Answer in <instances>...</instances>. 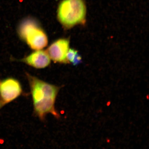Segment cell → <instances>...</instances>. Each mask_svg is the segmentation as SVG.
Here are the masks:
<instances>
[{
  "mask_svg": "<svg viewBox=\"0 0 149 149\" xmlns=\"http://www.w3.org/2000/svg\"><path fill=\"white\" fill-rule=\"evenodd\" d=\"M69 45L68 39H59L51 44L46 51L51 59L54 62L67 64L69 63L66 58Z\"/></svg>",
  "mask_w": 149,
  "mask_h": 149,
  "instance_id": "5b68a950",
  "label": "cell"
},
{
  "mask_svg": "<svg viewBox=\"0 0 149 149\" xmlns=\"http://www.w3.org/2000/svg\"><path fill=\"white\" fill-rule=\"evenodd\" d=\"M3 105L1 103V102H0V109H1V107H3Z\"/></svg>",
  "mask_w": 149,
  "mask_h": 149,
  "instance_id": "9c48e42d",
  "label": "cell"
},
{
  "mask_svg": "<svg viewBox=\"0 0 149 149\" xmlns=\"http://www.w3.org/2000/svg\"><path fill=\"white\" fill-rule=\"evenodd\" d=\"M82 57H81L80 54H79L77 53L75 55V56H74V58L73 59V61H72V63L73 65H78V64L81 63V62H82Z\"/></svg>",
  "mask_w": 149,
  "mask_h": 149,
  "instance_id": "ba28073f",
  "label": "cell"
},
{
  "mask_svg": "<svg viewBox=\"0 0 149 149\" xmlns=\"http://www.w3.org/2000/svg\"><path fill=\"white\" fill-rule=\"evenodd\" d=\"M86 15V6L83 0H63L58 6V18L67 29L84 24Z\"/></svg>",
  "mask_w": 149,
  "mask_h": 149,
  "instance_id": "7a4b0ae2",
  "label": "cell"
},
{
  "mask_svg": "<svg viewBox=\"0 0 149 149\" xmlns=\"http://www.w3.org/2000/svg\"><path fill=\"white\" fill-rule=\"evenodd\" d=\"M22 93L21 84L15 78L9 77L0 82V102L3 106L17 98Z\"/></svg>",
  "mask_w": 149,
  "mask_h": 149,
  "instance_id": "277c9868",
  "label": "cell"
},
{
  "mask_svg": "<svg viewBox=\"0 0 149 149\" xmlns=\"http://www.w3.org/2000/svg\"><path fill=\"white\" fill-rule=\"evenodd\" d=\"M77 51L73 49H69L66 54V58L69 63H72Z\"/></svg>",
  "mask_w": 149,
  "mask_h": 149,
  "instance_id": "52a82bcc",
  "label": "cell"
},
{
  "mask_svg": "<svg viewBox=\"0 0 149 149\" xmlns=\"http://www.w3.org/2000/svg\"><path fill=\"white\" fill-rule=\"evenodd\" d=\"M19 35L32 49H42L47 45V37L35 21L27 19L22 22L19 28Z\"/></svg>",
  "mask_w": 149,
  "mask_h": 149,
  "instance_id": "3957f363",
  "label": "cell"
},
{
  "mask_svg": "<svg viewBox=\"0 0 149 149\" xmlns=\"http://www.w3.org/2000/svg\"><path fill=\"white\" fill-rule=\"evenodd\" d=\"M30 86L34 112L40 119L44 120L47 115L50 113L56 118L60 115L55 103L60 88L26 73Z\"/></svg>",
  "mask_w": 149,
  "mask_h": 149,
  "instance_id": "6da1fadb",
  "label": "cell"
},
{
  "mask_svg": "<svg viewBox=\"0 0 149 149\" xmlns=\"http://www.w3.org/2000/svg\"><path fill=\"white\" fill-rule=\"evenodd\" d=\"M51 58L47 51L36 50L20 61L37 69L45 68L50 64Z\"/></svg>",
  "mask_w": 149,
  "mask_h": 149,
  "instance_id": "8992f818",
  "label": "cell"
}]
</instances>
